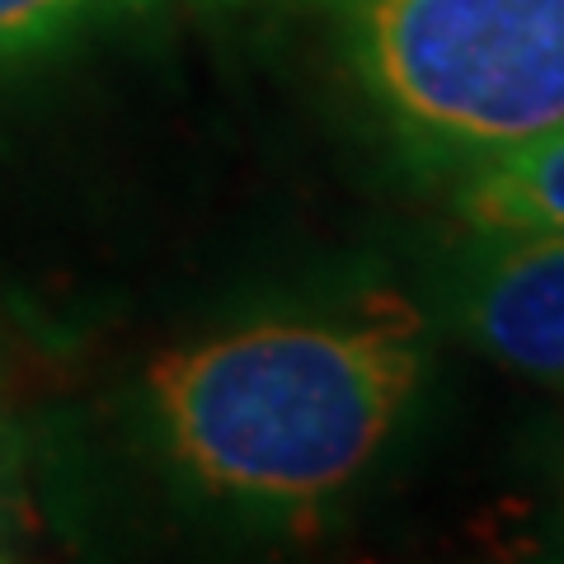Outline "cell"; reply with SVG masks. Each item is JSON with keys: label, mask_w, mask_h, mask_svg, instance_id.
Listing matches in <instances>:
<instances>
[{"label": "cell", "mask_w": 564, "mask_h": 564, "mask_svg": "<svg viewBox=\"0 0 564 564\" xmlns=\"http://www.w3.org/2000/svg\"><path fill=\"white\" fill-rule=\"evenodd\" d=\"M429 344L400 296L263 315L161 352L147 423L188 499L254 527H311L377 466Z\"/></svg>", "instance_id": "6da1fadb"}, {"label": "cell", "mask_w": 564, "mask_h": 564, "mask_svg": "<svg viewBox=\"0 0 564 564\" xmlns=\"http://www.w3.org/2000/svg\"><path fill=\"white\" fill-rule=\"evenodd\" d=\"M348 76L423 170L564 132V0H325Z\"/></svg>", "instance_id": "7a4b0ae2"}, {"label": "cell", "mask_w": 564, "mask_h": 564, "mask_svg": "<svg viewBox=\"0 0 564 564\" xmlns=\"http://www.w3.org/2000/svg\"><path fill=\"white\" fill-rule=\"evenodd\" d=\"M452 321L485 358L564 391V236L480 226L452 282Z\"/></svg>", "instance_id": "3957f363"}, {"label": "cell", "mask_w": 564, "mask_h": 564, "mask_svg": "<svg viewBox=\"0 0 564 564\" xmlns=\"http://www.w3.org/2000/svg\"><path fill=\"white\" fill-rule=\"evenodd\" d=\"M462 212L475 226L564 236V132L527 141L466 170Z\"/></svg>", "instance_id": "277c9868"}, {"label": "cell", "mask_w": 564, "mask_h": 564, "mask_svg": "<svg viewBox=\"0 0 564 564\" xmlns=\"http://www.w3.org/2000/svg\"><path fill=\"white\" fill-rule=\"evenodd\" d=\"M151 0H0V66L39 57L104 20L147 10Z\"/></svg>", "instance_id": "5b68a950"}, {"label": "cell", "mask_w": 564, "mask_h": 564, "mask_svg": "<svg viewBox=\"0 0 564 564\" xmlns=\"http://www.w3.org/2000/svg\"><path fill=\"white\" fill-rule=\"evenodd\" d=\"M24 462H20V443H14L10 423L0 419V560L14 555V545L24 536Z\"/></svg>", "instance_id": "8992f818"}, {"label": "cell", "mask_w": 564, "mask_h": 564, "mask_svg": "<svg viewBox=\"0 0 564 564\" xmlns=\"http://www.w3.org/2000/svg\"><path fill=\"white\" fill-rule=\"evenodd\" d=\"M555 527H560V551H564V480H560V508H555Z\"/></svg>", "instance_id": "52a82bcc"}]
</instances>
